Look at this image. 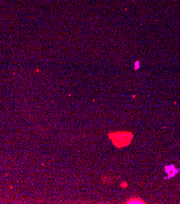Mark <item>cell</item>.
Wrapping results in <instances>:
<instances>
[{
    "mask_svg": "<svg viewBox=\"0 0 180 204\" xmlns=\"http://www.w3.org/2000/svg\"><path fill=\"white\" fill-rule=\"evenodd\" d=\"M165 170H166V172L168 174V179L169 178H171L173 176H175L179 172V168H176L175 167V165L170 164V165H166L165 166Z\"/></svg>",
    "mask_w": 180,
    "mask_h": 204,
    "instance_id": "7a4b0ae2",
    "label": "cell"
},
{
    "mask_svg": "<svg viewBox=\"0 0 180 204\" xmlns=\"http://www.w3.org/2000/svg\"><path fill=\"white\" fill-rule=\"evenodd\" d=\"M126 203H138V204H144L145 203V201L143 200L141 198H139V197H132V198H131V199H127V201H126Z\"/></svg>",
    "mask_w": 180,
    "mask_h": 204,
    "instance_id": "3957f363",
    "label": "cell"
},
{
    "mask_svg": "<svg viewBox=\"0 0 180 204\" xmlns=\"http://www.w3.org/2000/svg\"><path fill=\"white\" fill-rule=\"evenodd\" d=\"M108 136L111 140L113 145L117 148L126 147L129 146L134 137L133 133L128 131H118L110 133Z\"/></svg>",
    "mask_w": 180,
    "mask_h": 204,
    "instance_id": "6da1fadb",
    "label": "cell"
},
{
    "mask_svg": "<svg viewBox=\"0 0 180 204\" xmlns=\"http://www.w3.org/2000/svg\"><path fill=\"white\" fill-rule=\"evenodd\" d=\"M120 186L123 188H127V186H128V185H127V182H122V183L120 184Z\"/></svg>",
    "mask_w": 180,
    "mask_h": 204,
    "instance_id": "277c9868",
    "label": "cell"
}]
</instances>
